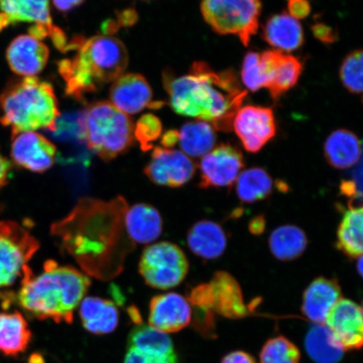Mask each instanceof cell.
<instances>
[{
	"label": "cell",
	"instance_id": "obj_20",
	"mask_svg": "<svg viewBox=\"0 0 363 363\" xmlns=\"http://www.w3.org/2000/svg\"><path fill=\"white\" fill-rule=\"evenodd\" d=\"M79 315L84 328L94 335L111 333L119 323V311L116 303L102 298H84Z\"/></svg>",
	"mask_w": 363,
	"mask_h": 363
},
{
	"label": "cell",
	"instance_id": "obj_16",
	"mask_svg": "<svg viewBox=\"0 0 363 363\" xmlns=\"http://www.w3.org/2000/svg\"><path fill=\"white\" fill-rule=\"evenodd\" d=\"M9 66L18 75L34 77L43 72L49 58V49L30 35H21L9 45L6 52Z\"/></svg>",
	"mask_w": 363,
	"mask_h": 363
},
{
	"label": "cell",
	"instance_id": "obj_12",
	"mask_svg": "<svg viewBox=\"0 0 363 363\" xmlns=\"http://www.w3.org/2000/svg\"><path fill=\"white\" fill-rule=\"evenodd\" d=\"M13 136L11 157L17 165L35 172L51 169L57 155L55 145L34 131Z\"/></svg>",
	"mask_w": 363,
	"mask_h": 363
},
{
	"label": "cell",
	"instance_id": "obj_6",
	"mask_svg": "<svg viewBox=\"0 0 363 363\" xmlns=\"http://www.w3.org/2000/svg\"><path fill=\"white\" fill-rule=\"evenodd\" d=\"M260 0H203V19L218 34L238 35L245 45L257 33Z\"/></svg>",
	"mask_w": 363,
	"mask_h": 363
},
{
	"label": "cell",
	"instance_id": "obj_42",
	"mask_svg": "<svg viewBox=\"0 0 363 363\" xmlns=\"http://www.w3.org/2000/svg\"><path fill=\"white\" fill-rule=\"evenodd\" d=\"M11 169V162L0 153V189L6 184Z\"/></svg>",
	"mask_w": 363,
	"mask_h": 363
},
{
	"label": "cell",
	"instance_id": "obj_44",
	"mask_svg": "<svg viewBox=\"0 0 363 363\" xmlns=\"http://www.w3.org/2000/svg\"><path fill=\"white\" fill-rule=\"evenodd\" d=\"M359 258V260H358V270H359L360 274H362V257H358Z\"/></svg>",
	"mask_w": 363,
	"mask_h": 363
},
{
	"label": "cell",
	"instance_id": "obj_41",
	"mask_svg": "<svg viewBox=\"0 0 363 363\" xmlns=\"http://www.w3.org/2000/svg\"><path fill=\"white\" fill-rule=\"evenodd\" d=\"M178 144V130H171L162 136V147L174 148Z\"/></svg>",
	"mask_w": 363,
	"mask_h": 363
},
{
	"label": "cell",
	"instance_id": "obj_25",
	"mask_svg": "<svg viewBox=\"0 0 363 363\" xmlns=\"http://www.w3.org/2000/svg\"><path fill=\"white\" fill-rule=\"evenodd\" d=\"M215 129L208 122H189L178 131V144L182 152L189 157H203L214 148Z\"/></svg>",
	"mask_w": 363,
	"mask_h": 363
},
{
	"label": "cell",
	"instance_id": "obj_26",
	"mask_svg": "<svg viewBox=\"0 0 363 363\" xmlns=\"http://www.w3.org/2000/svg\"><path fill=\"white\" fill-rule=\"evenodd\" d=\"M278 52L279 51H266L262 53L247 54L242 70L243 84L247 88L252 92L262 88L269 89Z\"/></svg>",
	"mask_w": 363,
	"mask_h": 363
},
{
	"label": "cell",
	"instance_id": "obj_8",
	"mask_svg": "<svg viewBox=\"0 0 363 363\" xmlns=\"http://www.w3.org/2000/svg\"><path fill=\"white\" fill-rule=\"evenodd\" d=\"M139 270L150 287L169 289L184 281L189 271V262L175 244L162 242L151 245L140 258Z\"/></svg>",
	"mask_w": 363,
	"mask_h": 363
},
{
	"label": "cell",
	"instance_id": "obj_14",
	"mask_svg": "<svg viewBox=\"0 0 363 363\" xmlns=\"http://www.w3.org/2000/svg\"><path fill=\"white\" fill-rule=\"evenodd\" d=\"M152 97L151 86L138 74H122L113 81L110 90L111 104L125 115H135L147 107H162V103L153 102Z\"/></svg>",
	"mask_w": 363,
	"mask_h": 363
},
{
	"label": "cell",
	"instance_id": "obj_38",
	"mask_svg": "<svg viewBox=\"0 0 363 363\" xmlns=\"http://www.w3.org/2000/svg\"><path fill=\"white\" fill-rule=\"evenodd\" d=\"M313 33L317 39L325 43H333L337 38L333 30L325 24H317L313 26Z\"/></svg>",
	"mask_w": 363,
	"mask_h": 363
},
{
	"label": "cell",
	"instance_id": "obj_35",
	"mask_svg": "<svg viewBox=\"0 0 363 363\" xmlns=\"http://www.w3.org/2000/svg\"><path fill=\"white\" fill-rule=\"evenodd\" d=\"M162 122L152 113L140 118L134 128L135 139L140 143L143 151L146 152L153 147V143L162 135Z\"/></svg>",
	"mask_w": 363,
	"mask_h": 363
},
{
	"label": "cell",
	"instance_id": "obj_2",
	"mask_svg": "<svg viewBox=\"0 0 363 363\" xmlns=\"http://www.w3.org/2000/svg\"><path fill=\"white\" fill-rule=\"evenodd\" d=\"M89 286L88 277L79 270L48 261L40 274L35 275L31 270L27 272L17 301L23 310L36 319L70 324Z\"/></svg>",
	"mask_w": 363,
	"mask_h": 363
},
{
	"label": "cell",
	"instance_id": "obj_33",
	"mask_svg": "<svg viewBox=\"0 0 363 363\" xmlns=\"http://www.w3.org/2000/svg\"><path fill=\"white\" fill-rule=\"evenodd\" d=\"M299 361L298 348L284 337L267 340L260 353L261 363H299Z\"/></svg>",
	"mask_w": 363,
	"mask_h": 363
},
{
	"label": "cell",
	"instance_id": "obj_34",
	"mask_svg": "<svg viewBox=\"0 0 363 363\" xmlns=\"http://www.w3.org/2000/svg\"><path fill=\"white\" fill-rule=\"evenodd\" d=\"M345 88L352 94L362 92V52L355 51L344 59L340 70Z\"/></svg>",
	"mask_w": 363,
	"mask_h": 363
},
{
	"label": "cell",
	"instance_id": "obj_40",
	"mask_svg": "<svg viewBox=\"0 0 363 363\" xmlns=\"http://www.w3.org/2000/svg\"><path fill=\"white\" fill-rule=\"evenodd\" d=\"M84 1V0H53V4L57 11L67 13L81 6Z\"/></svg>",
	"mask_w": 363,
	"mask_h": 363
},
{
	"label": "cell",
	"instance_id": "obj_11",
	"mask_svg": "<svg viewBox=\"0 0 363 363\" xmlns=\"http://www.w3.org/2000/svg\"><path fill=\"white\" fill-rule=\"evenodd\" d=\"M233 128L247 152L256 153L274 138V112L269 108L248 106L240 108L235 116Z\"/></svg>",
	"mask_w": 363,
	"mask_h": 363
},
{
	"label": "cell",
	"instance_id": "obj_5",
	"mask_svg": "<svg viewBox=\"0 0 363 363\" xmlns=\"http://www.w3.org/2000/svg\"><path fill=\"white\" fill-rule=\"evenodd\" d=\"M81 126L84 143L104 161L126 152L134 143L133 121L110 102L91 104L82 112Z\"/></svg>",
	"mask_w": 363,
	"mask_h": 363
},
{
	"label": "cell",
	"instance_id": "obj_31",
	"mask_svg": "<svg viewBox=\"0 0 363 363\" xmlns=\"http://www.w3.org/2000/svg\"><path fill=\"white\" fill-rule=\"evenodd\" d=\"M303 65L298 58L279 52L269 89L274 99L292 89L301 75Z\"/></svg>",
	"mask_w": 363,
	"mask_h": 363
},
{
	"label": "cell",
	"instance_id": "obj_13",
	"mask_svg": "<svg viewBox=\"0 0 363 363\" xmlns=\"http://www.w3.org/2000/svg\"><path fill=\"white\" fill-rule=\"evenodd\" d=\"M326 326L345 351L360 349L363 343L362 310L350 299L340 298L325 320Z\"/></svg>",
	"mask_w": 363,
	"mask_h": 363
},
{
	"label": "cell",
	"instance_id": "obj_32",
	"mask_svg": "<svg viewBox=\"0 0 363 363\" xmlns=\"http://www.w3.org/2000/svg\"><path fill=\"white\" fill-rule=\"evenodd\" d=\"M128 348L163 355L176 353L169 335L147 325H138L130 331Z\"/></svg>",
	"mask_w": 363,
	"mask_h": 363
},
{
	"label": "cell",
	"instance_id": "obj_39",
	"mask_svg": "<svg viewBox=\"0 0 363 363\" xmlns=\"http://www.w3.org/2000/svg\"><path fill=\"white\" fill-rule=\"evenodd\" d=\"M221 363H257L254 358L248 353L242 351H235L226 355Z\"/></svg>",
	"mask_w": 363,
	"mask_h": 363
},
{
	"label": "cell",
	"instance_id": "obj_28",
	"mask_svg": "<svg viewBox=\"0 0 363 363\" xmlns=\"http://www.w3.org/2000/svg\"><path fill=\"white\" fill-rule=\"evenodd\" d=\"M305 233L298 227L286 225L272 231L269 247L274 256L281 261H291L301 257L307 247Z\"/></svg>",
	"mask_w": 363,
	"mask_h": 363
},
{
	"label": "cell",
	"instance_id": "obj_15",
	"mask_svg": "<svg viewBox=\"0 0 363 363\" xmlns=\"http://www.w3.org/2000/svg\"><path fill=\"white\" fill-rule=\"evenodd\" d=\"M192 320L189 299L176 293L157 295L149 306L150 326L164 333H174L187 328Z\"/></svg>",
	"mask_w": 363,
	"mask_h": 363
},
{
	"label": "cell",
	"instance_id": "obj_24",
	"mask_svg": "<svg viewBox=\"0 0 363 363\" xmlns=\"http://www.w3.org/2000/svg\"><path fill=\"white\" fill-rule=\"evenodd\" d=\"M31 337L28 323L20 312L0 314V353L19 356L28 348Z\"/></svg>",
	"mask_w": 363,
	"mask_h": 363
},
{
	"label": "cell",
	"instance_id": "obj_9",
	"mask_svg": "<svg viewBox=\"0 0 363 363\" xmlns=\"http://www.w3.org/2000/svg\"><path fill=\"white\" fill-rule=\"evenodd\" d=\"M196 170L191 158L179 150L154 148L151 160L145 167V174L152 183L179 188L193 179Z\"/></svg>",
	"mask_w": 363,
	"mask_h": 363
},
{
	"label": "cell",
	"instance_id": "obj_29",
	"mask_svg": "<svg viewBox=\"0 0 363 363\" xmlns=\"http://www.w3.org/2000/svg\"><path fill=\"white\" fill-rule=\"evenodd\" d=\"M362 208L349 207L345 211L337 231V247L351 257L362 256Z\"/></svg>",
	"mask_w": 363,
	"mask_h": 363
},
{
	"label": "cell",
	"instance_id": "obj_18",
	"mask_svg": "<svg viewBox=\"0 0 363 363\" xmlns=\"http://www.w3.org/2000/svg\"><path fill=\"white\" fill-rule=\"evenodd\" d=\"M22 22L52 29L49 0H0V33Z\"/></svg>",
	"mask_w": 363,
	"mask_h": 363
},
{
	"label": "cell",
	"instance_id": "obj_30",
	"mask_svg": "<svg viewBox=\"0 0 363 363\" xmlns=\"http://www.w3.org/2000/svg\"><path fill=\"white\" fill-rule=\"evenodd\" d=\"M274 182L269 174L260 167H252L240 172L237 179L238 198L245 203L262 201L272 191Z\"/></svg>",
	"mask_w": 363,
	"mask_h": 363
},
{
	"label": "cell",
	"instance_id": "obj_36",
	"mask_svg": "<svg viewBox=\"0 0 363 363\" xmlns=\"http://www.w3.org/2000/svg\"><path fill=\"white\" fill-rule=\"evenodd\" d=\"M124 363H179V360L176 353L163 355L128 348Z\"/></svg>",
	"mask_w": 363,
	"mask_h": 363
},
{
	"label": "cell",
	"instance_id": "obj_21",
	"mask_svg": "<svg viewBox=\"0 0 363 363\" xmlns=\"http://www.w3.org/2000/svg\"><path fill=\"white\" fill-rule=\"evenodd\" d=\"M188 245L195 255L204 259H215L224 253L227 239L220 225L211 220H202L189 230Z\"/></svg>",
	"mask_w": 363,
	"mask_h": 363
},
{
	"label": "cell",
	"instance_id": "obj_7",
	"mask_svg": "<svg viewBox=\"0 0 363 363\" xmlns=\"http://www.w3.org/2000/svg\"><path fill=\"white\" fill-rule=\"evenodd\" d=\"M40 247L27 229L16 222H0V289L24 279L28 262Z\"/></svg>",
	"mask_w": 363,
	"mask_h": 363
},
{
	"label": "cell",
	"instance_id": "obj_37",
	"mask_svg": "<svg viewBox=\"0 0 363 363\" xmlns=\"http://www.w3.org/2000/svg\"><path fill=\"white\" fill-rule=\"evenodd\" d=\"M289 15L296 20L307 17L311 13V4L308 0H287Z\"/></svg>",
	"mask_w": 363,
	"mask_h": 363
},
{
	"label": "cell",
	"instance_id": "obj_17",
	"mask_svg": "<svg viewBox=\"0 0 363 363\" xmlns=\"http://www.w3.org/2000/svg\"><path fill=\"white\" fill-rule=\"evenodd\" d=\"M342 298L337 281L318 278L308 285L303 296L302 311L315 324H325L333 308Z\"/></svg>",
	"mask_w": 363,
	"mask_h": 363
},
{
	"label": "cell",
	"instance_id": "obj_3",
	"mask_svg": "<svg viewBox=\"0 0 363 363\" xmlns=\"http://www.w3.org/2000/svg\"><path fill=\"white\" fill-rule=\"evenodd\" d=\"M74 59L57 63L65 82L66 94L80 99L85 94L97 92L123 74L128 65V52L123 43L110 35L81 39Z\"/></svg>",
	"mask_w": 363,
	"mask_h": 363
},
{
	"label": "cell",
	"instance_id": "obj_10",
	"mask_svg": "<svg viewBox=\"0 0 363 363\" xmlns=\"http://www.w3.org/2000/svg\"><path fill=\"white\" fill-rule=\"evenodd\" d=\"M243 167L242 152L230 144L220 145L202 157L199 164V187L221 188L233 185Z\"/></svg>",
	"mask_w": 363,
	"mask_h": 363
},
{
	"label": "cell",
	"instance_id": "obj_19",
	"mask_svg": "<svg viewBox=\"0 0 363 363\" xmlns=\"http://www.w3.org/2000/svg\"><path fill=\"white\" fill-rule=\"evenodd\" d=\"M124 221L127 235L135 243H151L162 234L161 215L149 204L138 203L127 208Z\"/></svg>",
	"mask_w": 363,
	"mask_h": 363
},
{
	"label": "cell",
	"instance_id": "obj_23",
	"mask_svg": "<svg viewBox=\"0 0 363 363\" xmlns=\"http://www.w3.org/2000/svg\"><path fill=\"white\" fill-rule=\"evenodd\" d=\"M263 38L272 47L292 52L301 47L303 33L301 23L289 13L270 18L263 28Z\"/></svg>",
	"mask_w": 363,
	"mask_h": 363
},
{
	"label": "cell",
	"instance_id": "obj_22",
	"mask_svg": "<svg viewBox=\"0 0 363 363\" xmlns=\"http://www.w3.org/2000/svg\"><path fill=\"white\" fill-rule=\"evenodd\" d=\"M326 160L337 169H347L356 165L361 157V143L352 131L340 129L331 133L324 146Z\"/></svg>",
	"mask_w": 363,
	"mask_h": 363
},
{
	"label": "cell",
	"instance_id": "obj_27",
	"mask_svg": "<svg viewBox=\"0 0 363 363\" xmlns=\"http://www.w3.org/2000/svg\"><path fill=\"white\" fill-rule=\"evenodd\" d=\"M306 349L308 355L316 363H337L342 360L345 352L325 324H315L308 330Z\"/></svg>",
	"mask_w": 363,
	"mask_h": 363
},
{
	"label": "cell",
	"instance_id": "obj_4",
	"mask_svg": "<svg viewBox=\"0 0 363 363\" xmlns=\"http://www.w3.org/2000/svg\"><path fill=\"white\" fill-rule=\"evenodd\" d=\"M0 123L10 127L13 135L45 129H57L60 117L52 86L35 77L13 82L0 95Z\"/></svg>",
	"mask_w": 363,
	"mask_h": 363
},
{
	"label": "cell",
	"instance_id": "obj_43",
	"mask_svg": "<svg viewBox=\"0 0 363 363\" xmlns=\"http://www.w3.org/2000/svg\"><path fill=\"white\" fill-rule=\"evenodd\" d=\"M29 363H45V362L43 357L39 355V354H33L30 357Z\"/></svg>",
	"mask_w": 363,
	"mask_h": 363
},
{
	"label": "cell",
	"instance_id": "obj_1",
	"mask_svg": "<svg viewBox=\"0 0 363 363\" xmlns=\"http://www.w3.org/2000/svg\"><path fill=\"white\" fill-rule=\"evenodd\" d=\"M163 84L177 113L211 122L213 128L223 131L233 128L247 94L233 71L216 72L203 62H194L189 74L179 78L164 72Z\"/></svg>",
	"mask_w": 363,
	"mask_h": 363
}]
</instances>
